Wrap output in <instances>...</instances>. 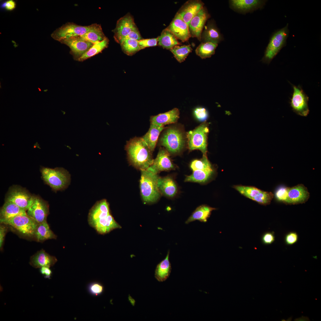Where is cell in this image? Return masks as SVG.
<instances>
[{"label":"cell","instance_id":"cell-34","mask_svg":"<svg viewBox=\"0 0 321 321\" xmlns=\"http://www.w3.org/2000/svg\"><path fill=\"white\" fill-rule=\"evenodd\" d=\"M213 171H205L196 170L193 171L190 175L186 177V182H193L204 183L208 180L213 173Z\"/></svg>","mask_w":321,"mask_h":321},{"label":"cell","instance_id":"cell-2","mask_svg":"<svg viewBox=\"0 0 321 321\" xmlns=\"http://www.w3.org/2000/svg\"><path fill=\"white\" fill-rule=\"evenodd\" d=\"M141 170L140 188L143 200L147 203L155 202L158 199L160 195L158 186L159 177L158 174L148 169Z\"/></svg>","mask_w":321,"mask_h":321},{"label":"cell","instance_id":"cell-49","mask_svg":"<svg viewBox=\"0 0 321 321\" xmlns=\"http://www.w3.org/2000/svg\"><path fill=\"white\" fill-rule=\"evenodd\" d=\"M40 272L41 274L44 276L46 278H50L52 272L50 267L47 266L43 267L40 268Z\"/></svg>","mask_w":321,"mask_h":321},{"label":"cell","instance_id":"cell-21","mask_svg":"<svg viewBox=\"0 0 321 321\" xmlns=\"http://www.w3.org/2000/svg\"><path fill=\"white\" fill-rule=\"evenodd\" d=\"M57 261L56 258L42 249L30 258V264L35 268L44 266L49 267L53 266Z\"/></svg>","mask_w":321,"mask_h":321},{"label":"cell","instance_id":"cell-20","mask_svg":"<svg viewBox=\"0 0 321 321\" xmlns=\"http://www.w3.org/2000/svg\"><path fill=\"white\" fill-rule=\"evenodd\" d=\"M180 111L177 108H175L164 113L151 116L150 123L158 126L164 127L166 125L176 122L179 118Z\"/></svg>","mask_w":321,"mask_h":321},{"label":"cell","instance_id":"cell-42","mask_svg":"<svg viewBox=\"0 0 321 321\" xmlns=\"http://www.w3.org/2000/svg\"><path fill=\"white\" fill-rule=\"evenodd\" d=\"M158 37L157 38L141 39L138 41L140 50L148 47L156 46L158 44Z\"/></svg>","mask_w":321,"mask_h":321},{"label":"cell","instance_id":"cell-38","mask_svg":"<svg viewBox=\"0 0 321 321\" xmlns=\"http://www.w3.org/2000/svg\"><path fill=\"white\" fill-rule=\"evenodd\" d=\"M123 51L128 55H132L140 50L138 41L126 39L120 43Z\"/></svg>","mask_w":321,"mask_h":321},{"label":"cell","instance_id":"cell-28","mask_svg":"<svg viewBox=\"0 0 321 321\" xmlns=\"http://www.w3.org/2000/svg\"><path fill=\"white\" fill-rule=\"evenodd\" d=\"M169 251H168L165 258L156 266L155 276L159 282H163L166 280L171 273V268L169 260Z\"/></svg>","mask_w":321,"mask_h":321},{"label":"cell","instance_id":"cell-27","mask_svg":"<svg viewBox=\"0 0 321 321\" xmlns=\"http://www.w3.org/2000/svg\"><path fill=\"white\" fill-rule=\"evenodd\" d=\"M215 209V208L207 205H201L196 208L186 221L185 223L187 224L196 220L206 222L210 217L212 212Z\"/></svg>","mask_w":321,"mask_h":321},{"label":"cell","instance_id":"cell-15","mask_svg":"<svg viewBox=\"0 0 321 321\" xmlns=\"http://www.w3.org/2000/svg\"><path fill=\"white\" fill-rule=\"evenodd\" d=\"M66 45L70 48V53L76 60L86 52L94 43L84 40L79 36L73 37L61 42Z\"/></svg>","mask_w":321,"mask_h":321},{"label":"cell","instance_id":"cell-48","mask_svg":"<svg viewBox=\"0 0 321 321\" xmlns=\"http://www.w3.org/2000/svg\"><path fill=\"white\" fill-rule=\"evenodd\" d=\"M2 7L7 10L11 11L14 10L16 7L15 2L13 0H9L3 3Z\"/></svg>","mask_w":321,"mask_h":321},{"label":"cell","instance_id":"cell-17","mask_svg":"<svg viewBox=\"0 0 321 321\" xmlns=\"http://www.w3.org/2000/svg\"><path fill=\"white\" fill-rule=\"evenodd\" d=\"M204 5V3L200 0H189L183 5L177 13L188 25L191 19Z\"/></svg>","mask_w":321,"mask_h":321},{"label":"cell","instance_id":"cell-16","mask_svg":"<svg viewBox=\"0 0 321 321\" xmlns=\"http://www.w3.org/2000/svg\"><path fill=\"white\" fill-rule=\"evenodd\" d=\"M136 25L132 16L127 14L117 21L114 30V37L119 44Z\"/></svg>","mask_w":321,"mask_h":321},{"label":"cell","instance_id":"cell-7","mask_svg":"<svg viewBox=\"0 0 321 321\" xmlns=\"http://www.w3.org/2000/svg\"><path fill=\"white\" fill-rule=\"evenodd\" d=\"M0 223L9 225L27 236H34L39 224L26 215H20L9 219L0 221Z\"/></svg>","mask_w":321,"mask_h":321},{"label":"cell","instance_id":"cell-13","mask_svg":"<svg viewBox=\"0 0 321 321\" xmlns=\"http://www.w3.org/2000/svg\"><path fill=\"white\" fill-rule=\"evenodd\" d=\"M210 15L206 9L204 7L191 19L188 25L191 37L197 38L201 40L202 30Z\"/></svg>","mask_w":321,"mask_h":321},{"label":"cell","instance_id":"cell-26","mask_svg":"<svg viewBox=\"0 0 321 321\" xmlns=\"http://www.w3.org/2000/svg\"><path fill=\"white\" fill-rule=\"evenodd\" d=\"M164 128V127L150 123L148 131L141 137L152 152L155 147L160 133Z\"/></svg>","mask_w":321,"mask_h":321},{"label":"cell","instance_id":"cell-1","mask_svg":"<svg viewBox=\"0 0 321 321\" xmlns=\"http://www.w3.org/2000/svg\"><path fill=\"white\" fill-rule=\"evenodd\" d=\"M130 163L140 170L148 169L153 163L152 152L141 137L128 141L125 147Z\"/></svg>","mask_w":321,"mask_h":321},{"label":"cell","instance_id":"cell-39","mask_svg":"<svg viewBox=\"0 0 321 321\" xmlns=\"http://www.w3.org/2000/svg\"><path fill=\"white\" fill-rule=\"evenodd\" d=\"M273 197V194L270 192L262 191L253 200L263 205L269 204Z\"/></svg>","mask_w":321,"mask_h":321},{"label":"cell","instance_id":"cell-33","mask_svg":"<svg viewBox=\"0 0 321 321\" xmlns=\"http://www.w3.org/2000/svg\"><path fill=\"white\" fill-rule=\"evenodd\" d=\"M218 44L211 42H202L196 48V54L202 59L210 57L214 54Z\"/></svg>","mask_w":321,"mask_h":321},{"label":"cell","instance_id":"cell-36","mask_svg":"<svg viewBox=\"0 0 321 321\" xmlns=\"http://www.w3.org/2000/svg\"><path fill=\"white\" fill-rule=\"evenodd\" d=\"M190 167L192 171L196 170L213 171L207 155H203L202 158L201 159H196L192 161L190 164Z\"/></svg>","mask_w":321,"mask_h":321},{"label":"cell","instance_id":"cell-14","mask_svg":"<svg viewBox=\"0 0 321 321\" xmlns=\"http://www.w3.org/2000/svg\"><path fill=\"white\" fill-rule=\"evenodd\" d=\"M166 29L171 32L177 39L183 42L187 41L191 37L188 25L177 13Z\"/></svg>","mask_w":321,"mask_h":321},{"label":"cell","instance_id":"cell-11","mask_svg":"<svg viewBox=\"0 0 321 321\" xmlns=\"http://www.w3.org/2000/svg\"><path fill=\"white\" fill-rule=\"evenodd\" d=\"M148 169L158 174L160 171L174 170L175 166L171 161L169 152L166 149L161 148L152 164Z\"/></svg>","mask_w":321,"mask_h":321},{"label":"cell","instance_id":"cell-35","mask_svg":"<svg viewBox=\"0 0 321 321\" xmlns=\"http://www.w3.org/2000/svg\"><path fill=\"white\" fill-rule=\"evenodd\" d=\"M170 50L177 61L181 63L185 60L189 54L191 52L192 49L190 45H176Z\"/></svg>","mask_w":321,"mask_h":321},{"label":"cell","instance_id":"cell-6","mask_svg":"<svg viewBox=\"0 0 321 321\" xmlns=\"http://www.w3.org/2000/svg\"><path fill=\"white\" fill-rule=\"evenodd\" d=\"M209 131L208 124L204 122L187 134L188 148L190 151L200 150L203 155H207V136Z\"/></svg>","mask_w":321,"mask_h":321},{"label":"cell","instance_id":"cell-10","mask_svg":"<svg viewBox=\"0 0 321 321\" xmlns=\"http://www.w3.org/2000/svg\"><path fill=\"white\" fill-rule=\"evenodd\" d=\"M293 92L290 98V104L293 111L298 115L306 117L309 114L308 106L309 97L302 88L299 85H292Z\"/></svg>","mask_w":321,"mask_h":321},{"label":"cell","instance_id":"cell-12","mask_svg":"<svg viewBox=\"0 0 321 321\" xmlns=\"http://www.w3.org/2000/svg\"><path fill=\"white\" fill-rule=\"evenodd\" d=\"M27 211V214L39 224L46 220L49 213V206L46 201L35 196L33 204Z\"/></svg>","mask_w":321,"mask_h":321},{"label":"cell","instance_id":"cell-19","mask_svg":"<svg viewBox=\"0 0 321 321\" xmlns=\"http://www.w3.org/2000/svg\"><path fill=\"white\" fill-rule=\"evenodd\" d=\"M109 204L105 199L97 202L90 210L88 221L92 226L99 220L107 217L110 214Z\"/></svg>","mask_w":321,"mask_h":321},{"label":"cell","instance_id":"cell-45","mask_svg":"<svg viewBox=\"0 0 321 321\" xmlns=\"http://www.w3.org/2000/svg\"><path fill=\"white\" fill-rule=\"evenodd\" d=\"M194 114L196 117L201 121L206 120L208 116L207 111L205 108L202 107L196 108L194 110Z\"/></svg>","mask_w":321,"mask_h":321},{"label":"cell","instance_id":"cell-9","mask_svg":"<svg viewBox=\"0 0 321 321\" xmlns=\"http://www.w3.org/2000/svg\"><path fill=\"white\" fill-rule=\"evenodd\" d=\"M35 197L25 189L14 186L9 190L5 201L11 202L26 211L33 204Z\"/></svg>","mask_w":321,"mask_h":321},{"label":"cell","instance_id":"cell-22","mask_svg":"<svg viewBox=\"0 0 321 321\" xmlns=\"http://www.w3.org/2000/svg\"><path fill=\"white\" fill-rule=\"evenodd\" d=\"M204 27L201 35V40L203 42H209L218 44L222 40V35L214 22H209Z\"/></svg>","mask_w":321,"mask_h":321},{"label":"cell","instance_id":"cell-8","mask_svg":"<svg viewBox=\"0 0 321 321\" xmlns=\"http://www.w3.org/2000/svg\"><path fill=\"white\" fill-rule=\"evenodd\" d=\"M92 25L81 26L73 23H67L55 30L51 34V37L60 42L74 37L80 36L88 32Z\"/></svg>","mask_w":321,"mask_h":321},{"label":"cell","instance_id":"cell-4","mask_svg":"<svg viewBox=\"0 0 321 321\" xmlns=\"http://www.w3.org/2000/svg\"><path fill=\"white\" fill-rule=\"evenodd\" d=\"M185 141L183 132L174 127L165 130L159 140L160 145L164 147L169 153L172 154L180 153L184 147Z\"/></svg>","mask_w":321,"mask_h":321},{"label":"cell","instance_id":"cell-50","mask_svg":"<svg viewBox=\"0 0 321 321\" xmlns=\"http://www.w3.org/2000/svg\"><path fill=\"white\" fill-rule=\"evenodd\" d=\"M7 228L4 225L0 226V248H1L3 245L4 237L7 231Z\"/></svg>","mask_w":321,"mask_h":321},{"label":"cell","instance_id":"cell-46","mask_svg":"<svg viewBox=\"0 0 321 321\" xmlns=\"http://www.w3.org/2000/svg\"><path fill=\"white\" fill-rule=\"evenodd\" d=\"M298 239V236L297 233L294 232H291L286 235L285 240L287 245H292L296 243Z\"/></svg>","mask_w":321,"mask_h":321},{"label":"cell","instance_id":"cell-31","mask_svg":"<svg viewBox=\"0 0 321 321\" xmlns=\"http://www.w3.org/2000/svg\"><path fill=\"white\" fill-rule=\"evenodd\" d=\"M34 236L38 241L56 238V236L50 229L46 220L39 224Z\"/></svg>","mask_w":321,"mask_h":321},{"label":"cell","instance_id":"cell-23","mask_svg":"<svg viewBox=\"0 0 321 321\" xmlns=\"http://www.w3.org/2000/svg\"><path fill=\"white\" fill-rule=\"evenodd\" d=\"M266 1L259 0H232L230 1L232 7L242 12L254 11L262 8Z\"/></svg>","mask_w":321,"mask_h":321},{"label":"cell","instance_id":"cell-3","mask_svg":"<svg viewBox=\"0 0 321 321\" xmlns=\"http://www.w3.org/2000/svg\"><path fill=\"white\" fill-rule=\"evenodd\" d=\"M40 172L44 181L55 191L65 189L70 184V174L63 168L41 167Z\"/></svg>","mask_w":321,"mask_h":321},{"label":"cell","instance_id":"cell-5","mask_svg":"<svg viewBox=\"0 0 321 321\" xmlns=\"http://www.w3.org/2000/svg\"><path fill=\"white\" fill-rule=\"evenodd\" d=\"M288 26L287 23L285 27L273 34L262 59L263 62L269 64L281 50L286 45L289 34Z\"/></svg>","mask_w":321,"mask_h":321},{"label":"cell","instance_id":"cell-25","mask_svg":"<svg viewBox=\"0 0 321 321\" xmlns=\"http://www.w3.org/2000/svg\"><path fill=\"white\" fill-rule=\"evenodd\" d=\"M26 210L14 203L5 201L0 210V221L9 219L20 215H26Z\"/></svg>","mask_w":321,"mask_h":321},{"label":"cell","instance_id":"cell-24","mask_svg":"<svg viewBox=\"0 0 321 321\" xmlns=\"http://www.w3.org/2000/svg\"><path fill=\"white\" fill-rule=\"evenodd\" d=\"M158 186L160 193L169 197H174L177 192L176 184L173 179L170 176L159 177Z\"/></svg>","mask_w":321,"mask_h":321},{"label":"cell","instance_id":"cell-30","mask_svg":"<svg viewBox=\"0 0 321 321\" xmlns=\"http://www.w3.org/2000/svg\"><path fill=\"white\" fill-rule=\"evenodd\" d=\"M158 45L163 48L170 49L174 46L180 45L177 39L170 31L165 29L158 37Z\"/></svg>","mask_w":321,"mask_h":321},{"label":"cell","instance_id":"cell-40","mask_svg":"<svg viewBox=\"0 0 321 321\" xmlns=\"http://www.w3.org/2000/svg\"><path fill=\"white\" fill-rule=\"evenodd\" d=\"M88 290L92 295L97 296L101 294L103 291V287L100 283L93 282L90 283L88 286Z\"/></svg>","mask_w":321,"mask_h":321},{"label":"cell","instance_id":"cell-43","mask_svg":"<svg viewBox=\"0 0 321 321\" xmlns=\"http://www.w3.org/2000/svg\"><path fill=\"white\" fill-rule=\"evenodd\" d=\"M106 232L108 233L114 229L121 228V226L114 219L110 214L107 217Z\"/></svg>","mask_w":321,"mask_h":321},{"label":"cell","instance_id":"cell-44","mask_svg":"<svg viewBox=\"0 0 321 321\" xmlns=\"http://www.w3.org/2000/svg\"><path fill=\"white\" fill-rule=\"evenodd\" d=\"M126 39H131L137 41L142 39L139 32L136 26L133 27L122 41Z\"/></svg>","mask_w":321,"mask_h":321},{"label":"cell","instance_id":"cell-37","mask_svg":"<svg viewBox=\"0 0 321 321\" xmlns=\"http://www.w3.org/2000/svg\"><path fill=\"white\" fill-rule=\"evenodd\" d=\"M233 188L241 194L252 200L262 191L256 187L251 186L236 185H234Z\"/></svg>","mask_w":321,"mask_h":321},{"label":"cell","instance_id":"cell-47","mask_svg":"<svg viewBox=\"0 0 321 321\" xmlns=\"http://www.w3.org/2000/svg\"><path fill=\"white\" fill-rule=\"evenodd\" d=\"M275 237L273 232H268L265 233L262 237V243L265 245H269L274 241Z\"/></svg>","mask_w":321,"mask_h":321},{"label":"cell","instance_id":"cell-29","mask_svg":"<svg viewBox=\"0 0 321 321\" xmlns=\"http://www.w3.org/2000/svg\"><path fill=\"white\" fill-rule=\"evenodd\" d=\"M79 37L82 39L93 43L102 41L106 37L100 25L96 23L92 24L91 28L88 32Z\"/></svg>","mask_w":321,"mask_h":321},{"label":"cell","instance_id":"cell-41","mask_svg":"<svg viewBox=\"0 0 321 321\" xmlns=\"http://www.w3.org/2000/svg\"><path fill=\"white\" fill-rule=\"evenodd\" d=\"M288 188L281 187L276 190L275 196L277 199L279 201L287 204L288 199Z\"/></svg>","mask_w":321,"mask_h":321},{"label":"cell","instance_id":"cell-32","mask_svg":"<svg viewBox=\"0 0 321 321\" xmlns=\"http://www.w3.org/2000/svg\"><path fill=\"white\" fill-rule=\"evenodd\" d=\"M108 42V39L106 37L102 41L94 43L90 48L79 58L77 61L82 62L97 54L107 47Z\"/></svg>","mask_w":321,"mask_h":321},{"label":"cell","instance_id":"cell-18","mask_svg":"<svg viewBox=\"0 0 321 321\" xmlns=\"http://www.w3.org/2000/svg\"><path fill=\"white\" fill-rule=\"evenodd\" d=\"M288 199L287 204H297L306 202L309 197L307 188L300 184L288 188Z\"/></svg>","mask_w":321,"mask_h":321}]
</instances>
